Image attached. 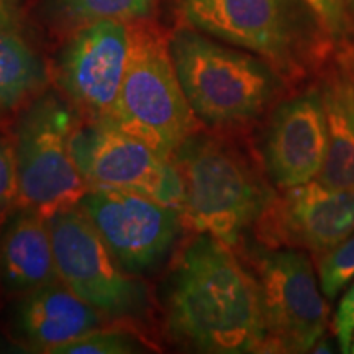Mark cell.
<instances>
[{"instance_id":"obj_1","label":"cell","mask_w":354,"mask_h":354,"mask_svg":"<svg viewBox=\"0 0 354 354\" xmlns=\"http://www.w3.org/2000/svg\"><path fill=\"white\" fill-rule=\"evenodd\" d=\"M166 325L177 342L202 353H268L258 282L232 246L198 233L172 268Z\"/></svg>"},{"instance_id":"obj_2","label":"cell","mask_w":354,"mask_h":354,"mask_svg":"<svg viewBox=\"0 0 354 354\" xmlns=\"http://www.w3.org/2000/svg\"><path fill=\"white\" fill-rule=\"evenodd\" d=\"M185 26L263 57L289 84L315 79L336 41L307 0H176Z\"/></svg>"},{"instance_id":"obj_3","label":"cell","mask_w":354,"mask_h":354,"mask_svg":"<svg viewBox=\"0 0 354 354\" xmlns=\"http://www.w3.org/2000/svg\"><path fill=\"white\" fill-rule=\"evenodd\" d=\"M180 87L196 118L214 130L245 128L269 112L289 82L263 57L190 26L169 38Z\"/></svg>"},{"instance_id":"obj_4","label":"cell","mask_w":354,"mask_h":354,"mask_svg":"<svg viewBox=\"0 0 354 354\" xmlns=\"http://www.w3.org/2000/svg\"><path fill=\"white\" fill-rule=\"evenodd\" d=\"M171 159L183 179L184 221L228 246L240 245L277 197L258 166L218 136L192 133Z\"/></svg>"},{"instance_id":"obj_5","label":"cell","mask_w":354,"mask_h":354,"mask_svg":"<svg viewBox=\"0 0 354 354\" xmlns=\"http://www.w3.org/2000/svg\"><path fill=\"white\" fill-rule=\"evenodd\" d=\"M130 53L120 91L109 117L154 151L172 158L197 131L172 63L169 39L145 19L128 21Z\"/></svg>"},{"instance_id":"obj_6","label":"cell","mask_w":354,"mask_h":354,"mask_svg":"<svg viewBox=\"0 0 354 354\" xmlns=\"http://www.w3.org/2000/svg\"><path fill=\"white\" fill-rule=\"evenodd\" d=\"M76 127L73 110L50 94L26 110L17 130L19 202L44 218L74 209L88 190L71 148Z\"/></svg>"},{"instance_id":"obj_7","label":"cell","mask_w":354,"mask_h":354,"mask_svg":"<svg viewBox=\"0 0 354 354\" xmlns=\"http://www.w3.org/2000/svg\"><path fill=\"white\" fill-rule=\"evenodd\" d=\"M250 259L268 326V351H312L328 326V305L312 259L299 248L266 245L254 246Z\"/></svg>"},{"instance_id":"obj_8","label":"cell","mask_w":354,"mask_h":354,"mask_svg":"<svg viewBox=\"0 0 354 354\" xmlns=\"http://www.w3.org/2000/svg\"><path fill=\"white\" fill-rule=\"evenodd\" d=\"M71 148L88 189L141 194L183 212V179L172 159L123 131L110 118L77 125Z\"/></svg>"},{"instance_id":"obj_9","label":"cell","mask_w":354,"mask_h":354,"mask_svg":"<svg viewBox=\"0 0 354 354\" xmlns=\"http://www.w3.org/2000/svg\"><path fill=\"white\" fill-rule=\"evenodd\" d=\"M48 228L63 284L104 315H138L146 302L145 287L118 266L81 209L51 215Z\"/></svg>"},{"instance_id":"obj_10","label":"cell","mask_w":354,"mask_h":354,"mask_svg":"<svg viewBox=\"0 0 354 354\" xmlns=\"http://www.w3.org/2000/svg\"><path fill=\"white\" fill-rule=\"evenodd\" d=\"M118 266L130 276L153 272L179 238L183 214L141 194L91 187L79 202Z\"/></svg>"},{"instance_id":"obj_11","label":"cell","mask_w":354,"mask_h":354,"mask_svg":"<svg viewBox=\"0 0 354 354\" xmlns=\"http://www.w3.org/2000/svg\"><path fill=\"white\" fill-rule=\"evenodd\" d=\"M326 149V117L315 81L274 105L263 133L261 158L271 183L287 190L318 179Z\"/></svg>"},{"instance_id":"obj_12","label":"cell","mask_w":354,"mask_h":354,"mask_svg":"<svg viewBox=\"0 0 354 354\" xmlns=\"http://www.w3.org/2000/svg\"><path fill=\"white\" fill-rule=\"evenodd\" d=\"M254 228L266 246L317 256L354 233V189H330L318 179L287 189Z\"/></svg>"},{"instance_id":"obj_13","label":"cell","mask_w":354,"mask_h":354,"mask_svg":"<svg viewBox=\"0 0 354 354\" xmlns=\"http://www.w3.org/2000/svg\"><path fill=\"white\" fill-rule=\"evenodd\" d=\"M130 53V28L125 21L87 24L66 44L59 56V82L79 107L94 115L112 112Z\"/></svg>"},{"instance_id":"obj_14","label":"cell","mask_w":354,"mask_h":354,"mask_svg":"<svg viewBox=\"0 0 354 354\" xmlns=\"http://www.w3.org/2000/svg\"><path fill=\"white\" fill-rule=\"evenodd\" d=\"M56 282L26 294L17 315V325L26 342L38 351L51 354L102 325L99 310L66 284Z\"/></svg>"},{"instance_id":"obj_15","label":"cell","mask_w":354,"mask_h":354,"mask_svg":"<svg viewBox=\"0 0 354 354\" xmlns=\"http://www.w3.org/2000/svg\"><path fill=\"white\" fill-rule=\"evenodd\" d=\"M57 279L48 218L24 207L0 238V284L7 294L26 295Z\"/></svg>"},{"instance_id":"obj_16","label":"cell","mask_w":354,"mask_h":354,"mask_svg":"<svg viewBox=\"0 0 354 354\" xmlns=\"http://www.w3.org/2000/svg\"><path fill=\"white\" fill-rule=\"evenodd\" d=\"M315 81L322 92L328 135L318 180L330 189H354V86L333 56Z\"/></svg>"},{"instance_id":"obj_17","label":"cell","mask_w":354,"mask_h":354,"mask_svg":"<svg viewBox=\"0 0 354 354\" xmlns=\"http://www.w3.org/2000/svg\"><path fill=\"white\" fill-rule=\"evenodd\" d=\"M44 84L46 69L39 56L8 26H0V109H15Z\"/></svg>"},{"instance_id":"obj_18","label":"cell","mask_w":354,"mask_h":354,"mask_svg":"<svg viewBox=\"0 0 354 354\" xmlns=\"http://www.w3.org/2000/svg\"><path fill=\"white\" fill-rule=\"evenodd\" d=\"M154 0H59V8L71 20L92 24L100 20L133 21L148 19Z\"/></svg>"},{"instance_id":"obj_19","label":"cell","mask_w":354,"mask_h":354,"mask_svg":"<svg viewBox=\"0 0 354 354\" xmlns=\"http://www.w3.org/2000/svg\"><path fill=\"white\" fill-rule=\"evenodd\" d=\"M317 271L323 295L335 300L354 281V233L317 254Z\"/></svg>"},{"instance_id":"obj_20","label":"cell","mask_w":354,"mask_h":354,"mask_svg":"<svg viewBox=\"0 0 354 354\" xmlns=\"http://www.w3.org/2000/svg\"><path fill=\"white\" fill-rule=\"evenodd\" d=\"M138 351H141V346L125 331L95 328L57 348L55 354H131Z\"/></svg>"},{"instance_id":"obj_21","label":"cell","mask_w":354,"mask_h":354,"mask_svg":"<svg viewBox=\"0 0 354 354\" xmlns=\"http://www.w3.org/2000/svg\"><path fill=\"white\" fill-rule=\"evenodd\" d=\"M19 202L15 146L0 136V221L10 214Z\"/></svg>"},{"instance_id":"obj_22","label":"cell","mask_w":354,"mask_h":354,"mask_svg":"<svg viewBox=\"0 0 354 354\" xmlns=\"http://www.w3.org/2000/svg\"><path fill=\"white\" fill-rule=\"evenodd\" d=\"M308 6L317 12L323 25L326 26L336 44L342 43L348 35V19L344 0H307Z\"/></svg>"},{"instance_id":"obj_23","label":"cell","mask_w":354,"mask_h":354,"mask_svg":"<svg viewBox=\"0 0 354 354\" xmlns=\"http://www.w3.org/2000/svg\"><path fill=\"white\" fill-rule=\"evenodd\" d=\"M333 333L343 353H351L354 336V282L339 300L333 317Z\"/></svg>"},{"instance_id":"obj_24","label":"cell","mask_w":354,"mask_h":354,"mask_svg":"<svg viewBox=\"0 0 354 354\" xmlns=\"http://www.w3.org/2000/svg\"><path fill=\"white\" fill-rule=\"evenodd\" d=\"M333 57L344 69V73L348 74L349 81H351L354 86V37L336 44Z\"/></svg>"},{"instance_id":"obj_25","label":"cell","mask_w":354,"mask_h":354,"mask_svg":"<svg viewBox=\"0 0 354 354\" xmlns=\"http://www.w3.org/2000/svg\"><path fill=\"white\" fill-rule=\"evenodd\" d=\"M13 24V13L8 0H0V26H8Z\"/></svg>"},{"instance_id":"obj_26","label":"cell","mask_w":354,"mask_h":354,"mask_svg":"<svg viewBox=\"0 0 354 354\" xmlns=\"http://www.w3.org/2000/svg\"><path fill=\"white\" fill-rule=\"evenodd\" d=\"M344 10H346V19H348V35L344 39H348L354 37V0H344Z\"/></svg>"},{"instance_id":"obj_27","label":"cell","mask_w":354,"mask_h":354,"mask_svg":"<svg viewBox=\"0 0 354 354\" xmlns=\"http://www.w3.org/2000/svg\"><path fill=\"white\" fill-rule=\"evenodd\" d=\"M351 353H354V336H353V343H351Z\"/></svg>"}]
</instances>
